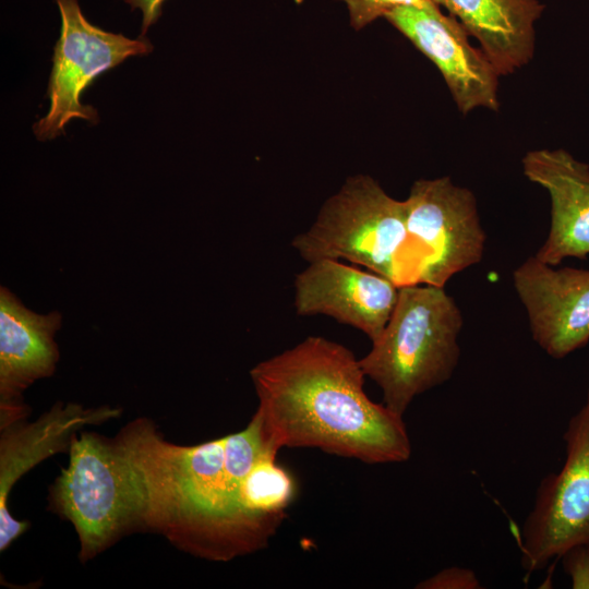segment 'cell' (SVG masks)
Masks as SVG:
<instances>
[{
	"mask_svg": "<svg viewBox=\"0 0 589 589\" xmlns=\"http://www.w3.org/2000/svg\"><path fill=\"white\" fill-rule=\"evenodd\" d=\"M117 437L141 480L144 531L194 556L227 562L266 548L281 525L244 502L250 470L278 453L255 412L242 431L196 445L166 441L147 418L129 422Z\"/></svg>",
	"mask_w": 589,
	"mask_h": 589,
	"instance_id": "obj_1",
	"label": "cell"
},
{
	"mask_svg": "<svg viewBox=\"0 0 589 589\" xmlns=\"http://www.w3.org/2000/svg\"><path fill=\"white\" fill-rule=\"evenodd\" d=\"M269 444L317 448L365 464L405 462L411 442L402 416L364 390L359 359L341 344L309 336L250 371Z\"/></svg>",
	"mask_w": 589,
	"mask_h": 589,
	"instance_id": "obj_2",
	"label": "cell"
},
{
	"mask_svg": "<svg viewBox=\"0 0 589 589\" xmlns=\"http://www.w3.org/2000/svg\"><path fill=\"white\" fill-rule=\"evenodd\" d=\"M464 324L455 299L444 287L405 284L392 316L361 359L365 376L383 393V402L404 416L412 400L447 382L460 358Z\"/></svg>",
	"mask_w": 589,
	"mask_h": 589,
	"instance_id": "obj_3",
	"label": "cell"
},
{
	"mask_svg": "<svg viewBox=\"0 0 589 589\" xmlns=\"http://www.w3.org/2000/svg\"><path fill=\"white\" fill-rule=\"evenodd\" d=\"M70 461L49 488L48 506L74 527L82 563L124 536L144 531L145 500L139 474L117 436L80 431Z\"/></svg>",
	"mask_w": 589,
	"mask_h": 589,
	"instance_id": "obj_4",
	"label": "cell"
},
{
	"mask_svg": "<svg viewBox=\"0 0 589 589\" xmlns=\"http://www.w3.org/2000/svg\"><path fill=\"white\" fill-rule=\"evenodd\" d=\"M405 201L386 193L371 176L349 177L322 205L308 230L291 245L308 263L347 260L398 285V263L407 249Z\"/></svg>",
	"mask_w": 589,
	"mask_h": 589,
	"instance_id": "obj_5",
	"label": "cell"
},
{
	"mask_svg": "<svg viewBox=\"0 0 589 589\" xmlns=\"http://www.w3.org/2000/svg\"><path fill=\"white\" fill-rule=\"evenodd\" d=\"M405 203L407 248L417 251L413 284L444 287L481 261L486 236L471 190L449 177L419 179Z\"/></svg>",
	"mask_w": 589,
	"mask_h": 589,
	"instance_id": "obj_6",
	"label": "cell"
},
{
	"mask_svg": "<svg viewBox=\"0 0 589 589\" xmlns=\"http://www.w3.org/2000/svg\"><path fill=\"white\" fill-rule=\"evenodd\" d=\"M563 440L564 464L541 480L521 527V564L529 572L577 545H589V392Z\"/></svg>",
	"mask_w": 589,
	"mask_h": 589,
	"instance_id": "obj_7",
	"label": "cell"
},
{
	"mask_svg": "<svg viewBox=\"0 0 589 589\" xmlns=\"http://www.w3.org/2000/svg\"><path fill=\"white\" fill-rule=\"evenodd\" d=\"M56 2L61 14V33L55 46L48 83L50 107L48 113L33 125L36 137L43 141L64 134L65 124L74 118L98 123L95 108L81 103L82 93L95 77L129 57L153 50L144 36L130 39L89 23L77 0Z\"/></svg>",
	"mask_w": 589,
	"mask_h": 589,
	"instance_id": "obj_8",
	"label": "cell"
},
{
	"mask_svg": "<svg viewBox=\"0 0 589 589\" xmlns=\"http://www.w3.org/2000/svg\"><path fill=\"white\" fill-rule=\"evenodd\" d=\"M384 19L435 64L462 115L498 110L501 75L455 17L442 10L401 7Z\"/></svg>",
	"mask_w": 589,
	"mask_h": 589,
	"instance_id": "obj_9",
	"label": "cell"
},
{
	"mask_svg": "<svg viewBox=\"0 0 589 589\" xmlns=\"http://www.w3.org/2000/svg\"><path fill=\"white\" fill-rule=\"evenodd\" d=\"M533 340L550 357L563 359L589 341V269L555 268L528 257L513 273Z\"/></svg>",
	"mask_w": 589,
	"mask_h": 589,
	"instance_id": "obj_10",
	"label": "cell"
},
{
	"mask_svg": "<svg viewBox=\"0 0 589 589\" xmlns=\"http://www.w3.org/2000/svg\"><path fill=\"white\" fill-rule=\"evenodd\" d=\"M293 286L298 315L330 316L361 330L372 342L388 323L399 291L385 276L332 259L310 262L296 275Z\"/></svg>",
	"mask_w": 589,
	"mask_h": 589,
	"instance_id": "obj_11",
	"label": "cell"
},
{
	"mask_svg": "<svg viewBox=\"0 0 589 589\" xmlns=\"http://www.w3.org/2000/svg\"><path fill=\"white\" fill-rule=\"evenodd\" d=\"M120 408H85L56 402L38 419H26L1 429L0 435V551H5L29 527L15 519L8 498L15 483L36 465L59 453H69L72 438L86 425H97L121 416Z\"/></svg>",
	"mask_w": 589,
	"mask_h": 589,
	"instance_id": "obj_12",
	"label": "cell"
},
{
	"mask_svg": "<svg viewBox=\"0 0 589 589\" xmlns=\"http://www.w3.org/2000/svg\"><path fill=\"white\" fill-rule=\"evenodd\" d=\"M61 322L59 312L38 314L0 288V430L27 418L23 393L53 374L59 360L55 334Z\"/></svg>",
	"mask_w": 589,
	"mask_h": 589,
	"instance_id": "obj_13",
	"label": "cell"
},
{
	"mask_svg": "<svg viewBox=\"0 0 589 589\" xmlns=\"http://www.w3.org/2000/svg\"><path fill=\"white\" fill-rule=\"evenodd\" d=\"M522 173L551 200L548 238L536 256L556 266L566 257L589 255V165L568 151L534 149L521 159Z\"/></svg>",
	"mask_w": 589,
	"mask_h": 589,
	"instance_id": "obj_14",
	"label": "cell"
},
{
	"mask_svg": "<svg viewBox=\"0 0 589 589\" xmlns=\"http://www.w3.org/2000/svg\"><path fill=\"white\" fill-rule=\"evenodd\" d=\"M474 37L501 76L516 73L533 58L539 0H433Z\"/></svg>",
	"mask_w": 589,
	"mask_h": 589,
	"instance_id": "obj_15",
	"label": "cell"
},
{
	"mask_svg": "<svg viewBox=\"0 0 589 589\" xmlns=\"http://www.w3.org/2000/svg\"><path fill=\"white\" fill-rule=\"evenodd\" d=\"M277 454L263 456L250 470L244 481V502L253 514L284 521L286 510L296 496L292 476L277 464Z\"/></svg>",
	"mask_w": 589,
	"mask_h": 589,
	"instance_id": "obj_16",
	"label": "cell"
},
{
	"mask_svg": "<svg viewBox=\"0 0 589 589\" xmlns=\"http://www.w3.org/2000/svg\"><path fill=\"white\" fill-rule=\"evenodd\" d=\"M349 13V22L354 31H360L375 20L384 17L390 11L401 7H413L430 11L441 8L433 0H338Z\"/></svg>",
	"mask_w": 589,
	"mask_h": 589,
	"instance_id": "obj_17",
	"label": "cell"
},
{
	"mask_svg": "<svg viewBox=\"0 0 589 589\" xmlns=\"http://www.w3.org/2000/svg\"><path fill=\"white\" fill-rule=\"evenodd\" d=\"M418 589H480L476 573L466 567H446L417 584Z\"/></svg>",
	"mask_w": 589,
	"mask_h": 589,
	"instance_id": "obj_18",
	"label": "cell"
},
{
	"mask_svg": "<svg viewBox=\"0 0 589 589\" xmlns=\"http://www.w3.org/2000/svg\"><path fill=\"white\" fill-rule=\"evenodd\" d=\"M564 568L575 589L589 588V545H577L563 556Z\"/></svg>",
	"mask_w": 589,
	"mask_h": 589,
	"instance_id": "obj_19",
	"label": "cell"
},
{
	"mask_svg": "<svg viewBox=\"0 0 589 589\" xmlns=\"http://www.w3.org/2000/svg\"><path fill=\"white\" fill-rule=\"evenodd\" d=\"M131 9H140L143 14L141 36H144L151 25L156 23L161 14L166 0H124Z\"/></svg>",
	"mask_w": 589,
	"mask_h": 589,
	"instance_id": "obj_20",
	"label": "cell"
}]
</instances>
